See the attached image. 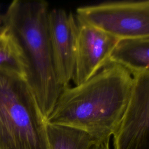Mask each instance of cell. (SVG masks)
<instances>
[{
  "label": "cell",
  "instance_id": "6da1fadb",
  "mask_svg": "<svg viewBox=\"0 0 149 149\" xmlns=\"http://www.w3.org/2000/svg\"><path fill=\"white\" fill-rule=\"evenodd\" d=\"M133 76L109 63L86 81L62 88L46 122L82 130L97 140L110 138L125 111Z\"/></svg>",
  "mask_w": 149,
  "mask_h": 149
},
{
  "label": "cell",
  "instance_id": "7a4b0ae2",
  "mask_svg": "<svg viewBox=\"0 0 149 149\" xmlns=\"http://www.w3.org/2000/svg\"><path fill=\"white\" fill-rule=\"evenodd\" d=\"M48 5L45 1L15 0L2 15L27 65L26 80L45 120L62 87L58 82L48 28Z\"/></svg>",
  "mask_w": 149,
  "mask_h": 149
},
{
  "label": "cell",
  "instance_id": "3957f363",
  "mask_svg": "<svg viewBox=\"0 0 149 149\" xmlns=\"http://www.w3.org/2000/svg\"><path fill=\"white\" fill-rule=\"evenodd\" d=\"M0 149H48L46 120L26 79L0 71Z\"/></svg>",
  "mask_w": 149,
  "mask_h": 149
},
{
  "label": "cell",
  "instance_id": "277c9868",
  "mask_svg": "<svg viewBox=\"0 0 149 149\" xmlns=\"http://www.w3.org/2000/svg\"><path fill=\"white\" fill-rule=\"evenodd\" d=\"M76 20L118 39L149 37V0L107 1L79 6Z\"/></svg>",
  "mask_w": 149,
  "mask_h": 149
},
{
  "label": "cell",
  "instance_id": "5b68a950",
  "mask_svg": "<svg viewBox=\"0 0 149 149\" xmlns=\"http://www.w3.org/2000/svg\"><path fill=\"white\" fill-rule=\"evenodd\" d=\"M133 79L130 97L112 135L113 149H149V71Z\"/></svg>",
  "mask_w": 149,
  "mask_h": 149
},
{
  "label": "cell",
  "instance_id": "8992f818",
  "mask_svg": "<svg viewBox=\"0 0 149 149\" xmlns=\"http://www.w3.org/2000/svg\"><path fill=\"white\" fill-rule=\"evenodd\" d=\"M48 28L56 77L63 88L69 86L74 72L76 17L63 9L54 8L48 13Z\"/></svg>",
  "mask_w": 149,
  "mask_h": 149
},
{
  "label": "cell",
  "instance_id": "52a82bcc",
  "mask_svg": "<svg viewBox=\"0 0 149 149\" xmlns=\"http://www.w3.org/2000/svg\"><path fill=\"white\" fill-rule=\"evenodd\" d=\"M75 67L72 80L79 85L109 64L111 52L118 38L76 20Z\"/></svg>",
  "mask_w": 149,
  "mask_h": 149
},
{
  "label": "cell",
  "instance_id": "ba28073f",
  "mask_svg": "<svg viewBox=\"0 0 149 149\" xmlns=\"http://www.w3.org/2000/svg\"><path fill=\"white\" fill-rule=\"evenodd\" d=\"M109 63L123 66L132 76L149 71V37L119 39Z\"/></svg>",
  "mask_w": 149,
  "mask_h": 149
},
{
  "label": "cell",
  "instance_id": "9c48e42d",
  "mask_svg": "<svg viewBox=\"0 0 149 149\" xmlns=\"http://www.w3.org/2000/svg\"><path fill=\"white\" fill-rule=\"evenodd\" d=\"M46 132L48 149H91L98 141L82 130L47 122Z\"/></svg>",
  "mask_w": 149,
  "mask_h": 149
},
{
  "label": "cell",
  "instance_id": "30bf717a",
  "mask_svg": "<svg viewBox=\"0 0 149 149\" xmlns=\"http://www.w3.org/2000/svg\"><path fill=\"white\" fill-rule=\"evenodd\" d=\"M0 71L16 74L26 79L27 65L23 52L2 22L0 24Z\"/></svg>",
  "mask_w": 149,
  "mask_h": 149
},
{
  "label": "cell",
  "instance_id": "8fae6325",
  "mask_svg": "<svg viewBox=\"0 0 149 149\" xmlns=\"http://www.w3.org/2000/svg\"><path fill=\"white\" fill-rule=\"evenodd\" d=\"M110 138L100 140L93 146L91 149H109Z\"/></svg>",
  "mask_w": 149,
  "mask_h": 149
},
{
  "label": "cell",
  "instance_id": "7c38bea8",
  "mask_svg": "<svg viewBox=\"0 0 149 149\" xmlns=\"http://www.w3.org/2000/svg\"><path fill=\"white\" fill-rule=\"evenodd\" d=\"M2 22V15L0 14V24Z\"/></svg>",
  "mask_w": 149,
  "mask_h": 149
}]
</instances>
